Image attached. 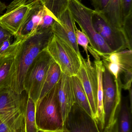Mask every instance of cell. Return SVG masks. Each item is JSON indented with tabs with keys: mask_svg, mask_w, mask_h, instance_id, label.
I'll return each mask as SVG.
<instances>
[{
	"mask_svg": "<svg viewBox=\"0 0 132 132\" xmlns=\"http://www.w3.org/2000/svg\"><path fill=\"white\" fill-rule=\"evenodd\" d=\"M53 35L52 30L36 32L22 40L14 57V71L11 87L22 94L27 71L38 55L47 47Z\"/></svg>",
	"mask_w": 132,
	"mask_h": 132,
	"instance_id": "obj_1",
	"label": "cell"
},
{
	"mask_svg": "<svg viewBox=\"0 0 132 132\" xmlns=\"http://www.w3.org/2000/svg\"><path fill=\"white\" fill-rule=\"evenodd\" d=\"M10 86L0 89V119L11 131L25 132V113L28 95Z\"/></svg>",
	"mask_w": 132,
	"mask_h": 132,
	"instance_id": "obj_2",
	"label": "cell"
},
{
	"mask_svg": "<svg viewBox=\"0 0 132 132\" xmlns=\"http://www.w3.org/2000/svg\"><path fill=\"white\" fill-rule=\"evenodd\" d=\"M88 51L95 60H102L104 66L112 75L115 80L121 79V75H123L122 89L129 90L131 88L132 50L125 49L103 53L89 46Z\"/></svg>",
	"mask_w": 132,
	"mask_h": 132,
	"instance_id": "obj_3",
	"label": "cell"
},
{
	"mask_svg": "<svg viewBox=\"0 0 132 132\" xmlns=\"http://www.w3.org/2000/svg\"><path fill=\"white\" fill-rule=\"evenodd\" d=\"M36 121L39 131H62L64 120L56 95V85L36 106Z\"/></svg>",
	"mask_w": 132,
	"mask_h": 132,
	"instance_id": "obj_4",
	"label": "cell"
},
{
	"mask_svg": "<svg viewBox=\"0 0 132 132\" xmlns=\"http://www.w3.org/2000/svg\"><path fill=\"white\" fill-rule=\"evenodd\" d=\"M68 9L75 22L89 39L91 47L103 53L113 52L94 27L92 21L94 10L88 7L79 0H70Z\"/></svg>",
	"mask_w": 132,
	"mask_h": 132,
	"instance_id": "obj_5",
	"label": "cell"
},
{
	"mask_svg": "<svg viewBox=\"0 0 132 132\" xmlns=\"http://www.w3.org/2000/svg\"><path fill=\"white\" fill-rule=\"evenodd\" d=\"M52 59L46 48L39 53L28 69L24 83V91L36 104Z\"/></svg>",
	"mask_w": 132,
	"mask_h": 132,
	"instance_id": "obj_6",
	"label": "cell"
},
{
	"mask_svg": "<svg viewBox=\"0 0 132 132\" xmlns=\"http://www.w3.org/2000/svg\"><path fill=\"white\" fill-rule=\"evenodd\" d=\"M46 49L62 73L69 77L76 76L80 66V58L69 45L53 34Z\"/></svg>",
	"mask_w": 132,
	"mask_h": 132,
	"instance_id": "obj_7",
	"label": "cell"
},
{
	"mask_svg": "<svg viewBox=\"0 0 132 132\" xmlns=\"http://www.w3.org/2000/svg\"><path fill=\"white\" fill-rule=\"evenodd\" d=\"M104 67L102 85L105 128L112 124L118 116L122 102V88L121 85L115 84L112 75Z\"/></svg>",
	"mask_w": 132,
	"mask_h": 132,
	"instance_id": "obj_8",
	"label": "cell"
},
{
	"mask_svg": "<svg viewBox=\"0 0 132 132\" xmlns=\"http://www.w3.org/2000/svg\"><path fill=\"white\" fill-rule=\"evenodd\" d=\"M92 23L97 32L103 38L113 52L132 50V45L126 38L122 30L111 24L99 12L94 10Z\"/></svg>",
	"mask_w": 132,
	"mask_h": 132,
	"instance_id": "obj_9",
	"label": "cell"
},
{
	"mask_svg": "<svg viewBox=\"0 0 132 132\" xmlns=\"http://www.w3.org/2000/svg\"><path fill=\"white\" fill-rule=\"evenodd\" d=\"M36 0H13L6 6V12L0 17V24L14 37Z\"/></svg>",
	"mask_w": 132,
	"mask_h": 132,
	"instance_id": "obj_10",
	"label": "cell"
},
{
	"mask_svg": "<svg viewBox=\"0 0 132 132\" xmlns=\"http://www.w3.org/2000/svg\"><path fill=\"white\" fill-rule=\"evenodd\" d=\"M81 64L76 76L81 83L87 97L92 111L93 118H95L97 103L98 78L94 63L90 59L80 57Z\"/></svg>",
	"mask_w": 132,
	"mask_h": 132,
	"instance_id": "obj_11",
	"label": "cell"
},
{
	"mask_svg": "<svg viewBox=\"0 0 132 132\" xmlns=\"http://www.w3.org/2000/svg\"><path fill=\"white\" fill-rule=\"evenodd\" d=\"M61 132H101L95 119L74 103L64 121Z\"/></svg>",
	"mask_w": 132,
	"mask_h": 132,
	"instance_id": "obj_12",
	"label": "cell"
},
{
	"mask_svg": "<svg viewBox=\"0 0 132 132\" xmlns=\"http://www.w3.org/2000/svg\"><path fill=\"white\" fill-rule=\"evenodd\" d=\"M75 22L69 9L60 16L52 27L53 33L73 49L80 58L82 55L77 43Z\"/></svg>",
	"mask_w": 132,
	"mask_h": 132,
	"instance_id": "obj_13",
	"label": "cell"
},
{
	"mask_svg": "<svg viewBox=\"0 0 132 132\" xmlns=\"http://www.w3.org/2000/svg\"><path fill=\"white\" fill-rule=\"evenodd\" d=\"M56 95L59 104L64 121L74 102L71 77L62 73L56 85Z\"/></svg>",
	"mask_w": 132,
	"mask_h": 132,
	"instance_id": "obj_14",
	"label": "cell"
},
{
	"mask_svg": "<svg viewBox=\"0 0 132 132\" xmlns=\"http://www.w3.org/2000/svg\"><path fill=\"white\" fill-rule=\"evenodd\" d=\"M21 41L15 39L7 51L0 56V89L8 86L11 87L15 56Z\"/></svg>",
	"mask_w": 132,
	"mask_h": 132,
	"instance_id": "obj_15",
	"label": "cell"
},
{
	"mask_svg": "<svg viewBox=\"0 0 132 132\" xmlns=\"http://www.w3.org/2000/svg\"><path fill=\"white\" fill-rule=\"evenodd\" d=\"M43 6L36 0L26 15L19 31L15 37L16 40H22L36 32L41 20Z\"/></svg>",
	"mask_w": 132,
	"mask_h": 132,
	"instance_id": "obj_16",
	"label": "cell"
},
{
	"mask_svg": "<svg viewBox=\"0 0 132 132\" xmlns=\"http://www.w3.org/2000/svg\"><path fill=\"white\" fill-rule=\"evenodd\" d=\"M94 63L97 70L98 78L97 103L95 119L100 131L103 132L104 129V114L103 108L102 75L104 67L100 59L95 60Z\"/></svg>",
	"mask_w": 132,
	"mask_h": 132,
	"instance_id": "obj_17",
	"label": "cell"
},
{
	"mask_svg": "<svg viewBox=\"0 0 132 132\" xmlns=\"http://www.w3.org/2000/svg\"><path fill=\"white\" fill-rule=\"evenodd\" d=\"M99 13H100L111 24L123 31V22L121 14V0H110L106 7Z\"/></svg>",
	"mask_w": 132,
	"mask_h": 132,
	"instance_id": "obj_18",
	"label": "cell"
},
{
	"mask_svg": "<svg viewBox=\"0 0 132 132\" xmlns=\"http://www.w3.org/2000/svg\"><path fill=\"white\" fill-rule=\"evenodd\" d=\"M71 79L74 102L93 117L89 101L80 80L76 76L71 77Z\"/></svg>",
	"mask_w": 132,
	"mask_h": 132,
	"instance_id": "obj_19",
	"label": "cell"
},
{
	"mask_svg": "<svg viewBox=\"0 0 132 132\" xmlns=\"http://www.w3.org/2000/svg\"><path fill=\"white\" fill-rule=\"evenodd\" d=\"M61 74L62 71L59 65L52 59L48 69L38 101L42 98L57 84L60 79Z\"/></svg>",
	"mask_w": 132,
	"mask_h": 132,
	"instance_id": "obj_20",
	"label": "cell"
},
{
	"mask_svg": "<svg viewBox=\"0 0 132 132\" xmlns=\"http://www.w3.org/2000/svg\"><path fill=\"white\" fill-rule=\"evenodd\" d=\"M127 101L121 103L118 115V132H131V114Z\"/></svg>",
	"mask_w": 132,
	"mask_h": 132,
	"instance_id": "obj_21",
	"label": "cell"
},
{
	"mask_svg": "<svg viewBox=\"0 0 132 132\" xmlns=\"http://www.w3.org/2000/svg\"><path fill=\"white\" fill-rule=\"evenodd\" d=\"M35 102L28 96L25 113V132H39L36 121Z\"/></svg>",
	"mask_w": 132,
	"mask_h": 132,
	"instance_id": "obj_22",
	"label": "cell"
},
{
	"mask_svg": "<svg viewBox=\"0 0 132 132\" xmlns=\"http://www.w3.org/2000/svg\"><path fill=\"white\" fill-rule=\"evenodd\" d=\"M58 21L63 13L68 8L70 0H39Z\"/></svg>",
	"mask_w": 132,
	"mask_h": 132,
	"instance_id": "obj_23",
	"label": "cell"
},
{
	"mask_svg": "<svg viewBox=\"0 0 132 132\" xmlns=\"http://www.w3.org/2000/svg\"><path fill=\"white\" fill-rule=\"evenodd\" d=\"M57 21L52 15L43 7L42 14L36 32H41L52 30L55 22Z\"/></svg>",
	"mask_w": 132,
	"mask_h": 132,
	"instance_id": "obj_24",
	"label": "cell"
},
{
	"mask_svg": "<svg viewBox=\"0 0 132 132\" xmlns=\"http://www.w3.org/2000/svg\"><path fill=\"white\" fill-rule=\"evenodd\" d=\"M76 37L77 45L83 47L86 53L87 59H90L88 51V45L90 44L89 39L84 32L78 29L76 26Z\"/></svg>",
	"mask_w": 132,
	"mask_h": 132,
	"instance_id": "obj_25",
	"label": "cell"
},
{
	"mask_svg": "<svg viewBox=\"0 0 132 132\" xmlns=\"http://www.w3.org/2000/svg\"><path fill=\"white\" fill-rule=\"evenodd\" d=\"M122 30L126 38L132 45V13L124 20Z\"/></svg>",
	"mask_w": 132,
	"mask_h": 132,
	"instance_id": "obj_26",
	"label": "cell"
},
{
	"mask_svg": "<svg viewBox=\"0 0 132 132\" xmlns=\"http://www.w3.org/2000/svg\"><path fill=\"white\" fill-rule=\"evenodd\" d=\"M132 13V0H121V14L123 23L126 18Z\"/></svg>",
	"mask_w": 132,
	"mask_h": 132,
	"instance_id": "obj_27",
	"label": "cell"
},
{
	"mask_svg": "<svg viewBox=\"0 0 132 132\" xmlns=\"http://www.w3.org/2000/svg\"><path fill=\"white\" fill-rule=\"evenodd\" d=\"M94 8V11L101 12L107 7L110 0H89Z\"/></svg>",
	"mask_w": 132,
	"mask_h": 132,
	"instance_id": "obj_28",
	"label": "cell"
},
{
	"mask_svg": "<svg viewBox=\"0 0 132 132\" xmlns=\"http://www.w3.org/2000/svg\"><path fill=\"white\" fill-rule=\"evenodd\" d=\"M12 36H14L12 34L0 24V46L5 40Z\"/></svg>",
	"mask_w": 132,
	"mask_h": 132,
	"instance_id": "obj_29",
	"label": "cell"
},
{
	"mask_svg": "<svg viewBox=\"0 0 132 132\" xmlns=\"http://www.w3.org/2000/svg\"><path fill=\"white\" fill-rule=\"evenodd\" d=\"M103 132H118V116L110 125L105 128Z\"/></svg>",
	"mask_w": 132,
	"mask_h": 132,
	"instance_id": "obj_30",
	"label": "cell"
},
{
	"mask_svg": "<svg viewBox=\"0 0 132 132\" xmlns=\"http://www.w3.org/2000/svg\"><path fill=\"white\" fill-rule=\"evenodd\" d=\"M11 38L7 39L2 43L0 46V56L5 53L11 46Z\"/></svg>",
	"mask_w": 132,
	"mask_h": 132,
	"instance_id": "obj_31",
	"label": "cell"
},
{
	"mask_svg": "<svg viewBox=\"0 0 132 132\" xmlns=\"http://www.w3.org/2000/svg\"><path fill=\"white\" fill-rule=\"evenodd\" d=\"M11 131H12L0 119V132H10Z\"/></svg>",
	"mask_w": 132,
	"mask_h": 132,
	"instance_id": "obj_32",
	"label": "cell"
},
{
	"mask_svg": "<svg viewBox=\"0 0 132 132\" xmlns=\"http://www.w3.org/2000/svg\"><path fill=\"white\" fill-rule=\"evenodd\" d=\"M6 6L4 3L0 1V14L2 13L6 9Z\"/></svg>",
	"mask_w": 132,
	"mask_h": 132,
	"instance_id": "obj_33",
	"label": "cell"
},
{
	"mask_svg": "<svg viewBox=\"0 0 132 132\" xmlns=\"http://www.w3.org/2000/svg\"><path fill=\"white\" fill-rule=\"evenodd\" d=\"M39 132H45L42 131H39Z\"/></svg>",
	"mask_w": 132,
	"mask_h": 132,
	"instance_id": "obj_34",
	"label": "cell"
},
{
	"mask_svg": "<svg viewBox=\"0 0 132 132\" xmlns=\"http://www.w3.org/2000/svg\"><path fill=\"white\" fill-rule=\"evenodd\" d=\"M57 132V131H52V132Z\"/></svg>",
	"mask_w": 132,
	"mask_h": 132,
	"instance_id": "obj_35",
	"label": "cell"
},
{
	"mask_svg": "<svg viewBox=\"0 0 132 132\" xmlns=\"http://www.w3.org/2000/svg\"><path fill=\"white\" fill-rule=\"evenodd\" d=\"M10 132H15L13 131H10Z\"/></svg>",
	"mask_w": 132,
	"mask_h": 132,
	"instance_id": "obj_36",
	"label": "cell"
},
{
	"mask_svg": "<svg viewBox=\"0 0 132 132\" xmlns=\"http://www.w3.org/2000/svg\"></svg>",
	"mask_w": 132,
	"mask_h": 132,
	"instance_id": "obj_37",
	"label": "cell"
}]
</instances>
